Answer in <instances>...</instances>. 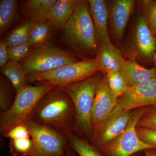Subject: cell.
I'll return each instance as SVG.
<instances>
[{
	"mask_svg": "<svg viewBox=\"0 0 156 156\" xmlns=\"http://www.w3.org/2000/svg\"><path fill=\"white\" fill-rule=\"evenodd\" d=\"M74 115L70 98L62 87H54L39 101L27 119L66 134L73 133Z\"/></svg>",
	"mask_w": 156,
	"mask_h": 156,
	"instance_id": "1",
	"label": "cell"
},
{
	"mask_svg": "<svg viewBox=\"0 0 156 156\" xmlns=\"http://www.w3.org/2000/svg\"><path fill=\"white\" fill-rule=\"evenodd\" d=\"M62 30L63 41L72 50L84 56L96 55L97 42L87 1L78 0Z\"/></svg>",
	"mask_w": 156,
	"mask_h": 156,
	"instance_id": "2",
	"label": "cell"
},
{
	"mask_svg": "<svg viewBox=\"0 0 156 156\" xmlns=\"http://www.w3.org/2000/svg\"><path fill=\"white\" fill-rule=\"evenodd\" d=\"M98 78V77L92 76L62 87L70 98L73 104L74 129L87 136L90 140L93 134L91 115Z\"/></svg>",
	"mask_w": 156,
	"mask_h": 156,
	"instance_id": "3",
	"label": "cell"
},
{
	"mask_svg": "<svg viewBox=\"0 0 156 156\" xmlns=\"http://www.w3.org/2000/svg\"><path fill=\"white\" fill-rule=\"evenodd\" d=\"M54 86L47 83L27 85L16 92L11 107L0 115V132L3 134L11 128L23 124L36 105Z\"/></svg>",
	"mask_w": 156,
	"mask_h": 156,
	"instance_id": "4",
	"label": "cell"
},
{
	"mask_svg": "<svg viewBox=\"0 0 156 156\" xmlns=\"http://www.w3.org/2000/svg\"><path fill=\"white\" fill-rule=\"evenodd\" d=\"M100 70L96 58L65 65L49 72L26 76L27 83H38L63 87L91 77Z\"/></svg>",
	"mask_w": 156,
	"mask_h": 156,
	"instance_id": "5",
	"label": "cell"
},
{
	"mask_svg": "<svg viewBox=\"0 0 156 156\" xmlns=\"http://www.w3.org/2000/svg\"><path fill=\"white\" fill-rule=\"evenodd\" d=\"M78 60L67 51L46 43L30 49L20 62L26 76L49 72Z\"/></svg>",
	"mask_w": 156,
	"mask_h": 156,
	"instance_id": "6",
	"label": "cell"
},
{
	"mask_svg": "<svg viewBox=\"0 0 156 156\" xmlns=\"http://www.w3.org/2000/svg\"><path fill=\"white\" fill-rule=\"evenodd\" d=\"M28 128L34 144L33 156H62L69 142L66 134L29 119L23 122Z\"/></svg>",
	"mask_w": 156,
	"mask_h": 156,
	"instance_id": "7",
	"label": "cell"
},
{
	"mask_svg": "<svg viewBox=\"0 0 156 156\" xmlns=\"http://www.w3.org/2000/svg\"><path fill=\"white\" fill-rule=\"evenodd\" d=\"M146 108L137 109L133 112L128 126L122 133L98 150L102 156H131L140 152L156 147L143 142L136 133V124Z\"/></svg>",
	"mask_w": 156,
	"mask_h": 156,
	"instance_id": "8",
	"label": "cell"
},
{
	"mask_svg": "<svg viewBox=\"0 0 156 156\" xmlns=\"http://www.w3.org/2000/svg\"><path fill=\"white\" fill-rule=\"evenodd\" d=\"M129 40L127 55L130 60L153 59L156 52V37L143 17L142 11L136 20Z\"/></svg>",
	"mask_w": 156,
	"mask_h": 156,
	"instance_id": "9",
	"label": "cell"
},
{
	"mask_svg": "<svg viewBox=\"0 0 156 156\" xmlns=\"http://www.w3.org/2000/svg\"><path fill=\"white\" fill-rule=\"evenodd\" d=\"M132 113L117 105L111 113L93 131L90 143L98 150L106 146L125 130Z\"/></svg>",
	"mask_w": 156,
	"mask_h": 156,
	"instance_id": "10",
	"label": "cell"
},
{
	"mask_svg": "<svg viewBox=\"0 0 156 156\" xmlns=\"http://www.w3.org/2000/svg\"><path fill=\"white\" fill-rule=\"evenodd\" d=\"M118 99L109 87L106 76L98 77L91 115L93 131L114 109Z\"/></svg>",
	"mask_w": 156,
	"mask_h": 156,
	"instance_id": "11",
	"label": "cell"
},
{
	"mask_svg": "<svg viewBox=\"0 0 156 156\" xmlns=\"http://www.w3.org/2000/svg\"><path fill=\"white\" fill-rule=\"evenodd\" d=\"M118 105L127 111L146 106H156V78L129 87L118 98Z\"/></svg>",
	"mask_w": 156,
	"mask_h": 156,
	"instance_id": "12",
	"label": "cell"
},
{
	"mask_svg": "<svg viewBox=\"0 0 156 156\" xmlns=\"http://www.w3.org/2000/svg\"><path fill=\"white\" fill-rule=\"evenodd\" d=\"M106 2L112 33L116 40L120 41L125 33L135 1L113 0Z\"/></svg>",
	"mask_w": 156,
	"mask_h": 156,
	"instance_id": "13",
	"label": "cell"
},
{
	"mask_svg": "<svg viewBox=\"0 0 156 156\" xmlns=\"http://www.w3.org/2000/svg\"><path fill=\"white\" fill-rule=\"evenodd\" d=\"M87 2L98 47L112 45L108 30V14L107 2L104 0H89Z\"/></svg>",
	"mask_w": 156,
	"mask_h": 156,
	"instance_id": "14",
	"label": "cell"
},
{
	"mask_svg": "<svg viewBox=\"0 0 156 156\" xmlns=\"http://www.w3.org/2000/svg\"><path fill=\"white\" fill-rule=\"evenodd\" d=\"M120 73L124 77L128 87L142 84L156 78V68L147 69L136 61L124 58Z\"/></svg>",
	"mask_w": 156,
	"mask_h": 156,
	"instance_id": "15",
	"label": "cell"
},
{
	"mask_svg": "<svg viewBox=\"0 0 156 156\" xmlns=\"http://www.w3.org/2000/svg\"><path fill=\"white\" fill-rule=\"evenodd\" d=\"M95 58L100 70L105 74L120 72L124 59L121 51L113 44L98 47Z\"/></svg>",
	"mask_w": 156,
	"mask_h": 156,
	"instance_id": "16",
	"label": "cell"
},
{
	"mask_svg": "<svg viewBox=\"0 0 156 156\" xmlns=\"http://www.w3.org/2000/svg\"><path fill=\"white\" fill-rule=\"evenodd\" d=\"M78 0H56L48 16L53 28L62 30L76 9Z\"/></svg>",
	"mask_w": 156,
	"mask_h": 156,
	"instance_id": "17",
	"label": "cell"
},
{
	"mask_svg": "<svg viewBox=\"0 0 156 156\" xmlns=\"http://www.w3.org/2000/svg\"><path fill=\"white\" fill-rule=\"evenodd\" d=\"M56 0H28L23 3V10L26 16L34 22H46L52 6Z\"/></svg>",
	"mask_w": 156,
	"mask_h": 156,
	"instance_id": "18",
	"label": "cell"
},
{
	"mask_svg": "<svg viewBox=\"0 0 156 156\" xmlns=\"http://www.w3.org/2000/svg\"><path fill=\"white\" fill-rule=\"evenodd\" d=\"M17 0L0 1V34L2 36L19 18Z\"/></svg>",
	"mask_w": 156,
	"mask_h": 156,
	"instance_id": "19",
	"label": "cell"
},
{
	"mask_svg": "<svg viewBox=\"0 0 156 156\" xmlns=\"http://www.w3.org/2000/svg\"><path fill=\"white\" fill-rule=\"evenodd\" d=\"M1 72L9 79L16 92L27 85L26 75L20 62L9 60L1 68Z\"/></svg>",
	"mask_w": 156,
	"mask_h": 156,
	"instance_id": "20",
	"label": "cell"
},
{
	"mask_svg": "<svg viewBox=\"0 0 156 156\" xmlns=\"http://www.w3.org/2000/svg\"><path fill=\"white\" fill-rule=\"evenodd\" d=\"M36 23L28 20L11 30L4 39L8 48L14 47L27 43L31 31Z\"/></svg>",
	"mask_w": 156,
	"mask_h": 156,
	"instance_id": "21",
	"label": "cell"
},
{
	"mask_svg": "<svg viewBox=\"0 0 156 156\" xmlns=\"http://www.w3.org/2000/svg\"><path fill=\"white\" fill-rule=\"evenodd\" d=\"M66 134L69 144L79 156H102L98 150L87 140L78 137L73 132Z\"/></svg>",
	"mask_w": 156,
	"mask_h": 156,
	"instance_id": "22",
	"label": "cell"
},
{
	"mask_svg": "<svg viewBox=\"0 0 156 156\" xmlns=\"http://www.w3.org/2000/svg\"><path fill=\"white\" fill-rule=\"evenodd\" d=\"M52 28L48 21L36 23L31 31L27 43L34 48L44 44L50 38Z\"/></svg>",
	"mask_w": 156,
	"mask_h": 156,
	"instance_id": "23",
	"label": "cell"
},
{
	"mask_svg": "<svg viewBox=\"0 0 156 156\" xmlns=\"http://www.w3.org/2000/svg\"><path fill=\"white\" fill-rule=\"evenodd\" d=\"M9 153L12 156H33L34 144L31 138L10 139Z\"/></svg>",
	"mask_w": 156,
	"mask_h": 156,
	"instance_id": "24",
	"label": "cell"
},
{
	"mask_svg": "<svg viewBox=\"0 0 156 156\" xmlns=\"http://www.w3.org/2000/svg\"><path fill=\"white\" fill-rule=\"evenodd\" d=\"M106 75L109 87L113 93L119 98L129 88L124 77L120 72L109 73Z\"/></svg>",
	"mask_w": 156,
	"mask_h": 156,
	"instance_id": "25",
	"label": "cell"
},
{
	"mask_svg": "<svg viewBox=\"0 0 156 156\" xmlns=\"http://www.w3.org/2000/svg\"><path fill=\"white\" fill-rule=\"evenodd\" d=\"M141 7L146 22L156 37V0L141 1Z\"/></svg>",
	"mask_w": 156,
	"mask_h": 156,
	"instance_id": "26",
	"label": "cell"
},
{
	"mask_svg": "<svg viewBox=\"0 0 156 156\" xmlns=\"http://www.w3.org/2000/svg\"><path fill=\"white\" fill-rule=\"evenodd\" d=\"M12 89L8 81L1 76L0 79V109L1 112L9 110L14 101H12Z\"/></svg>",
	"mask_w": 156,
	"mask_h": 156,
	"instance_id": "27",
	"label": "cell"
},
{
	"mask_svg": "<svg viewBox=\"0 0 156 156\" xmlns=\"http://www.w3.org/2000/svg\"><path fill=\"white\" fill-rule=\"evenodd\" d=\"M136 127L156 130V106L146 108L138 120Z\"/></svg>",
	"mask_w": 156,
	"mask_h": 156,
	"instance_id": "28",
	"label": "cell"
},
{
	"mask_svg": "<svg viewBox=\"0 0 156 156\" xmlns=\"http://www.w3.org/2000/svg\"><path fill=\"white\" fill-rule=\"evenodd\" d=\"M31 46L28 43L14 47L8 48L9 59L20 62L28 54Z\"/></svg>",
	"mask_w": 156,
	"mask_h": 156,
	"instance_id": "29",
	"label": "cell"
},
{
	"mask_svg": "<svg viewBox=\"0 0 156 156\" xmlns=\"http://www.w3.org/2000/svg\"><path fill=\"white\" fill-rule=\"evenodd\" d=\"M3 135L10 139L31 138L28 128L23 123L11 128Z\"/></svg>",
	"mask_w": 156,
	"mask_h": 156,
	"instance_id": "30",
	"label": "cell"
},
{
	"mask_svg": "<svg viewBox=\"0 0 156 156\" xmlns=\"http://www.w3.org/2000/svg\"><path fill=\"white\" fill-rule=\"evenodd\" d=\"M136 132L140 139L145 143L156 146V130L137 128Z\"/></svg>",
	"mask_w": 156,
	"mask_h": 156,
	"instance_id": "31",
	"label": "cell"
},
{
	"mask_svg": "<svg viewBox=\"0 0 156 156\" xmlns=\"http://www.w3.org/2000/svg\"><path fill=\"white\" fill-rule=\"evenodd\" d=\"M8 47L3 40L0 41V67H2L9 61Z\"/></svg>",
	"mask_w": 156,
	"mask_h": 156,
	"instance_id": "32",
	"label": "cell"
},
{
	"mask_svg": "<svg viewBox=\"0 0 156 156\" xmlns=\"http://www.w3.org/2000/svg\"><path fill=\"white\" fill-rule=\"evenodd\" d=\"M62 156H79L69 144L65 153Z\"/></svg>",
	"mask_w": 156,
	"mask_h": 156,
	"instance_id": "33",
	"label": "cell"
},
{
	"mask_svg": "<svg viewBox=\"0 0 156 156\" xmlns=\"http://www.w3.org/2000/svg\"><path fill=\"white\" fill-rule=\"evenodd\" d=\"M144 152L146 156H156V147L146 150Z\"/></svg>",
	"mask_w": 156,
	"mask_h": 156,
	"instance_id": "34",
	"label": "cell"
},
{
	"mask_svg": "<svg viewBox=\"0 0 156 156\" xmlns=\"http://www.w3.org/2000/svg\"><path fill=\"white\" fill-rule=\"evenodd\" d=\"M153 60H154L155 63V64H156V53H155L154 55L153 59Z\"/></svg>",
	"mask_w": 156,
	"mask_h": 156,
	"instance_id": "35",
	"label": "cell"
},
{
	"mask_svg": "<svg viewBox=\"0 0 156 156\" xmlns=\"http://www.w3.org/2000/svg\"><path fill=\"white\" fill-rule=\"evenodd\" d=\"M137 153H137L134 154L132 155L131 156H140V155L138 154Z\"/></svg>",
	"mask_w": 156,
	"mask_h": 156,
	"instance_id": "36",
	"label": "cell"
}]
</instances>
